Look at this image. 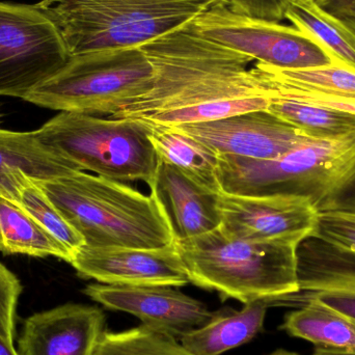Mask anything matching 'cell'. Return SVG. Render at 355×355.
<instances>
[{
    "label": "cell",
    "instance_id": "obj_7",
    "mask_svg": "<svg viewBox=\"0 0 355 355\" xmlns=\"http://www.w3.org/2000/svg\"><path fill=\"white\" fill-rule=\"evenodd\" d=\"M35 131L44 145L83 172L153 185L158 157L147 122L62 112Z\"/></svg>",
    "mask_w": 355,
    "mask_h": 355
},
{
    "label": "cell",
    "instance_id": "obj_26",
    "mask_svg": "<svg viewBox=\"0 0 355 355\" xmlns=\"http://www.w3.org/2000/svg\"><path fill=\"white\" fill-rule=\"evenodd\" d=\"M95 355H193L181 342L141 324L129 331H105Z\"/></svg>",
    "mask_w": 355,
    "mask_h": 355
},
{
    "label": "cell",
    "instance_id": "obj_5",
    "mask_svg": "<svg viewBox=\"0 0 355 355\" xmlns=\"http://www.w3.org/2000/svg\"><path fill=\"white\" fill-rule=\"evenodd\" d=\"M223 6L227 0H56L45 10L73 56L144 45Z\"/></svg>",
    "mask_w": 355,
    "mask_h": 355
},
{
    "label": "cell",
    "instance_id": "obj_13",
    "mask_svg": "<svg viewBox=\"0 0 355 355\" xmlns=\"http://www.w3.org/2000/svg\"><path fill=\"white\" fill-rule=\"evenodd\" d=\"M83 279L114 286H170L190 283L175 244L158 250L83 246L70 263Z\"/></svg>",
    "mask_w": 355,
    "mask_h": 355
},
{
    "label": "cell",
    "instance_id": "obj_29",
    "mask_svg": "<svg viewBox=\"0 0 355 355\" xmlns=\"http://www.w3.org/2000/svg\"><path fill=\"white\" fill-rule=\"evenodd\" d=\"M293 0H227V8L236 14L270 22L285 20Z\"/></svg>",
    "mask_w": 355,
    "mask_h": 355
},
{
    "label": "cell",
    "instance_id": "obj_11",
    "mask_svg": "<svg viewBox=\"0 0 355 355\" xmlns=\"http://www.w3.org/2000/svg\"><path fill=\"white\" fill-rule=\"evenodd\" d=\"M218 154L273 160L315 139L267 110L177 126Z\"/></svg>",
    "mask_w": 355,
    "mask_h": 355
},
{
    "label": "cell",
    "instance_id": "obj_20",
    "mask_svg": "<svg viewBox=\"0 0 355 355\" xmlns=\"http://www.w3.org/2000/svg\"><path fill=\"white\" fill-rule=\"evenodd\" d=\"M148 124L151 128L149 139L158 159L172 164L198 185L220 192L217 179L219 154L216 151L178 127Z\"/></svg>",
    "mask_w": 355,
    "mask_h": 355
},
{
    "label": "cell",
    "instance_id": "obj_8",
    "mask_svg": "<svg viewBox=\"0 0 355 355\" xmlns=\"http://www.w3.org/2000/svg\"><path fill=\"white\" fill-rule=\"evenodd\" d=\"M69 58L62 33L45 8L0 2V96L23 99Z\"/></svg>",
    "mask_w": 355,
    "mask_h": 355
},
{
    "label": "cell",
    "instance_id": "obj_21",
    "mask_svg": "<svg viewBox=\"0 0 355 355\" xmlns=\"http://www.w3.org/2000/svg\"><path fill=\"white\" fill-rule=\"evenodd\" d=\"M286 19L316 40L336 64L355 71V19L337 17L313 0H293Z\"/></svg>",
    "mask_w": 355,
    "mask_h": 355
},
{
    "label": "cell",
    "instance_id": "obj_1",
    "mask_svg": "<svg viewBox=\"0 0 355 355\" xmlns=\"http://www.w3.org/2000/svg\"><path fill=\"white\" fill-rule=\"evenodd\" d=\"M145 45L155 68L153 85L112 118L177 127L267 110L270 104L248 68L254 60L209 41L193 22Z\"/></svg>",
    "mask_w": 355,
    "mask_h": 355
},
{
    "label": "cell",
    "instance_id": "obj_25",
    "mask_svg": "<svg viewBox=\"0 0 355 355\" xmlns=\"http://www.w3.org/2000/svg\"><path fill=\"white\" fill-rule=\"evenodd\" d=\"M8 200L28 213L43 229L53 236L74 257L85 245L83 236L64 218L47 194L33 178L19 172ZM73 259V258H72Z\"/></svg>",
    "mask_w": 355,
    "mask_h": 355
},
{
    "label": "cell",
    "instance_id": "obj_30",
    "mask_svg": "<svg viewBox=\"0 0 355 355\" xmlns=\"http://www.w3.org/2000/svg\"><path fill=\"white\" fill-rule=\"evenodd\" d=\"M302 297L315 298L327 308L341 315L355 327V287L304 294Z\"/></svg>",
    "mask_w": 355,
    "mask_h": 355
},
{
    "label": "cell",
    "instance_id": "obj_19",
    "mask_svg": "<svg viewBox=\"0 0 355 355\" xmlns=\"http://www.w3.org/2000/svg\"><path fill=\"white\" fill-rule=\"evenodd\" d=\"M252 71L269 96L302 94L331 99L355 100V71L345 67L275 68L257 62Z\"/></svg>",
    "mask_w": 355,
    "mask_h": 355
},
{
    "label": "cell",
    "instance_id": "obj_33",
    "mask_svg": "<svg viewBox=\"0 0 355 355\" xmlns=\"http://www.w3.org/2000/svg\"><path fill=\"white\" fill-rule=\"evenodd\" d=\"M0 355H20L18 350L15 348V344L6 341L0 336Z\"/></svg>",
    "mask_w": 355,
    "mask_h": 355
},
{
    "label": "cell",
    "instance_id": "obj_28",
    "mask_svg": "<svg viewBox=\"0 0 355 355\" xmlns=\"http://www.w3.org/2000/svg\"><path fill=\"white\" fill-rule=\"evenodd\" d=\"M313 234L355 252V213L319 214Z\"/></svg>",
    "mask_w": 355,
    "mask_h": 355
},
{
    "label": "cell",
    "instance_id": "obj_6",
    "mask_svg": "<svg viewBox=\"0 0 355 355\" xmlns=\"http://www.w3.org/2000/svg\"><path fill=\"white\" fill-rule=\"evenodd\" d=\"M155 68L144 45L70 56L64 68L23 100L40 107L114 116L153 85Z\"/></svg>",
    "mask_w": 355,
    "mask_h": 355
},
{
    "label": "cell",
    "instance_id": "obj_31",
    "mask_svg": "<svg viewBox=\"0 0 355 355\" xmlns=\"http://www.w3.org/2000/svg\"><path fill=\"white\" fill-rule=\"evenodd\" d=\"M319 8L337 17L355 19V0H313Z\"/></svg>",
    "mask_w": 355,
    "mask_h": 355
},
{
    "label": "cell",
    "instance_id": "obj_35",
    "mask_svg": "<svg viewBox=\"0 0 355 355\" xmlns=\"http://www.w3.org/2000/svg\"><path fill=\"white\" fill-rule=\"evenodd\" d=\"M55 1L56 0H43V1L39 2L37 4H39L41 8H49L50 6H52Z\"/></svg>",
    "mask_w": 355,
    "mask_h": 355
},
{
    "label": "cell",
    "instance_id": "obj_32",
    "mask_svg": "<svg viewBox=\"0 0 355 355\" xmlns=\"http://www.w3.org/2000/svg\"><path fill=\"white\" fill-rule=\"evenodd\" d=\"M313 355H355L354 352L348 350L334 349V348L318 347Z\"/></svg>",
    "mask_w": 355,
    "mask_h": 355
},
{
    "label": "cell",
    "instance_id": "obj_9",
    "mask_svg": "<svg viewBox=\"0 0 355 355\" xmlns=\"http://www.w3.org/2000/svg\"><path fill=\"white\" fill-rule=\"evenodd\" d=\"M193 24L209 41L267 66L298 70L337 64L316 40L297 27L236 14L227 6L200 15Z\"/></svg>",
    "mask_w": 355,
    "mask_h": 355
},
{
    "label": "cell",
    "instance_id": "obj_22",
    "mask_svg": "<svg viewBox=\"0 0 355 355\" xmlns=\"http://www.w3.org/2000/svg\"><path fill=\"white\" fill-rule=\"evenodd\" d=\"M0 252L37 258L54 257L71 263L72 254L28 213L0 196Z\"/></svg>",
    "mask_w": 355,
    "mask_h": 355
},
{
    "label": "cell",
    "instance_id": "obj_23",
    "mask_svg": "<svg viewBox=\"0 0 355 355\" xmlns=\"http://www.w3.org/2000/svg\"><path fill=\"white\" fill-rule=\"evenodd\" d=\"M302 300L300 309L285 317L281 329L321 347L355 352V327L352 323L315 298Z\"/></svg>",
    "mask_w": 355,
    "mask_h": 355
},
{
    "label": "cell",
    "instance_id": "obj_12",
    "mask_svg": "<svg viewBox=\"0 0 355 355\" xmlns=\"http://www.w3.org/2000/svg\"><path fill=\"white\" fill-rule=\"evenodd\" d=\"M83 293L112 310L137 317L143 325L178 341L214 318L206 304L170 286L89 284Z\"/></svg>",
    "mask_w": 355,
    "mask_h": 355
},
{
    "label": "cell",
    "instance_id": "obj_18",
    "mask_svg": "<svg viewBox=\"0 0 355 355\" xmlns=\"http://www.w3.org/2000/svg\"><path fill=\"white\" fill-rule=\"evenodd\" d=\"M268 300L244 304L241 311L223 310L204 327L190 331L180 342L193 355H221L252 341L263 329Z\"/></svg>",
    "mask_w": 355,
    "mask_h": 355
},
{
    "label": "cell",
    "instance_id": "obj_2",
    "mask_svg": "<svg viewBox=\"0 0 355 355\" xmlns=\"http://www.w3.org/2000/svg\"><path fill=\"white\" fill-rule=\"evenodd\" d=\"M35 180L89 248L158 250L175 244L166 207L152 189L78 171Z\"/></svg>",
    "mask_w": 355,
    "mask_h": 355
},
{
    "label": "cell",
    "instance_id": "obj_3",
    "mask_svg": "<svg viewBox=\"0 0 355 355\" xmlns=\"http://www.w3.org/2000/svg\"><path fill=\"white\" fill-rule=\"evenodd\" d=\"M217 179L225 193L302 196L318 214L355 213V132L273 160L219 154Z\"/></svg>",
    "mask_w": 355,
    "mask_h": 355
},
{
    "label": "cell",
    "instance_id": "obj_34",
    "mask_svg": "<svg viewBox=\"0 0 355 355\" xmlns=\"http://www.w3.org/2000/svg\"><path fill=\"white\" fill-rule=\"evenodd\" d=\"M268 355H300V354H296V352H288V350H285V349H277V350H275V352H272V354H270Z\"/></svg>",
    "mask_w": 355,
    "mask_h": 355
},
{
    "label": "cell",
    "instance_id": "obj_10",
    "mask_svg": "<svg viewBox=\"0 0 355 355\" xmlns=\"http://www.w3.org/2000/svg\"><path fill=\"white\" fill-rule=\"evenodd\" d=\"M221 231L230 237L298 246L314 232L318 212L295 196H245L219 193Z\"/></svg>",
    "mask_w": 355,
    "mask_h": 355
},
{
    "label": "cell",
    "instance_id": "obj_24",
    "mask_svg": "<svg viewBox=\"0 0 355 355\" xmlns=\"http://www.w3.org/2000/svg\"><path fill=\"white\" fill-rule=\"evenodd\" d=\"M268 112L315 141H334L355 132V114L325 106L272 96Z\"/></svg>",
    "mask_w": 355,
    "mask_h": 355
},
{
    "label": "cell",
    "instance_id": "obj_27",
    "mask_svg": "<svg viewBox=\"0 0 355 355\" xmlns=\"http://www.w3.org/2000/svg\"><path fill=\"white\" fill-rule=\"evenodd\" d=\"M23 291L20 279L0 262V336L15 344L17 306Z\"/></svg>",
    "mask_w": 355,
    "mask_h": 355
},
{
    "label": "cell",
    "instance_id": "obj_15",
    "mask_svg": "<svg viewBox=\"0 0 355 355\" xmlns=\"http://www.w3.org/2000/svg\"><path fill=\"white\" fill-rule=\"evenodd\" d=\"M151 188L166 207L175 239L196 237L220 227V192L198 185L172 164L158 159Z\"/></svg>",
    "mask_w": 355,
    "mask_h": 355
},
{
    "label": "cell",
    "instance_id": "obj_4",
    "mask_svg": "<svg viewBox=\"0 0 355 355\" xmlns=\"http://www.w3.org/2000/svg\"><path fill=\"white\" fill-rule=\"evenodd\" d=\"M175 248L190 283L216 291L223 300L243 304L269 302L300 293L296 268L297 246L230 237L217 227L188 239Z\"/></svg>",
    "mask_w": 355,
    "mask_h": 355
},
{
    "label": "cell",
    "instance_id": "obj_17",
    "mask_svg": "<svg viewBox=\"0 0 355 355\" xmlns=\"http://www.w3.org/2000/svg\"><path fill=\"white\" fill-rule=\"evenodd\" d=\"M296 268L300 293L355 287V252L313 233L298 244Z\"/></svg>",
    "mask_w": 355,
    "mask_h": 355
},
{
    "label": "cell",
    "instance_id": "obj_16",
    "mask_svg": "<svg viewBox=\"0 0 355 355\" xmlns=\"http://www.w3.org/2000/svg\"><path fill=\"white\" fill-rule=\"evenodd\" d=\"M78 168L44 145L37 131L15 132L0 129V196L8 198L19 172L48 180L78 172Z\"/></svg>",
    "mask_w": 355,
    "mask_h": 355
},
{
    "label": "cell",
    "instance_id": "obj_14",
    "mask_svg": "<svg viewBox=\"0 0 355 355\" xmlns=\"http://www.w3.org/2000/svg\"><path fill=\"white\" fill-rule=\"evenodd\" d=\"M105 331L101 309L62 304L25 319L18 352L20 355H95Z\"/></svg>",
    "mask_w": 355,
    "mask_h": 355
}]
</instances>
